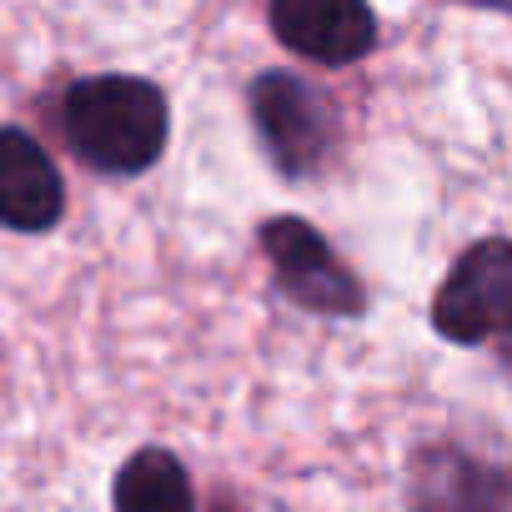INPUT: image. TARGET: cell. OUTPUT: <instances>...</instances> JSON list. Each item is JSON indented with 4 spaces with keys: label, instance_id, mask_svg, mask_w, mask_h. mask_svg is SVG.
Returning a JSON list of instances; mask_svg holds the SVG:
<instances>
[{
    "label": "cell",
    "instance_id": "cell-5",
    "mask_svg": "<svg viewBox=\"0 0 512 512\" xmlns=\"http://www.w3.org/2000/svg\"><path fill=\"white\" fill-rule=\"evenodd\" d=\"M272 36L317 66H352L377 46V16L367 0H267Z\"/></svg>",
    "mask_w": 512,
    "mask_h": 512
},
{
    "label": "cell",
    "instance_id": "cell-7",
    "mask_svg": "<svg viewBox=\"0 0 512 512\" xmlns=\"http://www.w3.org/2000/svg\"><path fill=\"white\" fill-rule=\"evenodd\" d=\"M111 502L126 507V512H166V507H191L196 492H191V477L186 467L161 452V447H141L136 457H126V467L116 472V487H111Z\"/></svg>",
    "mask_w": 512,
    "mask_h": 512
},
{
    "label": "cell",
    "instance_id": "cell-1",
    "mask_svg": "<svg viewBox=\"0 0 512 512\" xmlns=\"http://www.w3.org/2000/svg\"><path fill=\"white\" fill-rule=\"evenodd\" d=\"M61 131L81 166L101 176H141L171 141V106L141 76H86L61 96Z\"/></svg>",
    "mask_w": 512,
    "mask_h": 512
},
{
    "label": "cell",
    "instance_id": "cell-4",
    "mask_svg": "<svg viewBox=\"0 0 512 512\" xmlns=\"http://www.w3.org/2000/svg\"><path fill=\"white\" fill-rule=\"evenodd\" d=\"M262 251L272 262V277L287 302L317 317H362L367 292L352 277V267L332 251V241L302 221V216H272L262 221Z\"/></svg>",
    "mask_w": 512,
    "mask_h": 512
},
{
    "label": "cell",
    "instance_id": "cell-3",
    "mask_svg": "<svg viewBox=\"0 0 512 512\" xmlns=\"http://www.w3.org/2000/svg\"><path fill=\"white\" fill-rule=\"evenodd\" d=\"M437 337L457 347H507L512 352V241L482 236L472 241L432 297Z\"/></svg>",
    "mask_w": 512,
    "mask_h": 512
},
{
    "label": "cell",
    "instance_id": "cell-6",
    "mask_svg": "<svg viewBox=\"0 0 512 512\" xmlns=\"http://www.w3.org/2000/svg\"><path fill=\"white\" fill-rule=\"evenodd\" d=\"M0 221L21 236H41L66 216V186L46 146L26 126H6L0 136Z\"/></svg>",
    "mask_w": 512,
    "mask_h": 512
},
{
    "label": "cell",
    "instance_id": "cell-8",
    "mask_svg": "<svg viewBox=\"0 0 512 512\" xmlns=\"http://www.w3.org/2000/svg\"><path fill=\"white\" fill-rule=\"evenodd\" d=\"M472 6H487V11H502V16H512V0H472Z\"/></svg>",
    "mask_w": 512,
    "mask_h": 512
},
{
    "label": "cell",
    "instance_id": "cell-2",
    "mask_svg": "<svg viewBox=\"0 0 512 512\" xmlns=\"http://www.w3.org/2000/svg\"><path fill=\"white\" fill-rule=\"evenodd\" d=\"M246 106H251L256 141L267 146V156L282 176L302 181L332 161L342 126H337V106L312 81H302L292 71H267L251 81Z\"/></svg>",
    "mask_w": 512,
    "mask_h": 512
}]
</instances>
